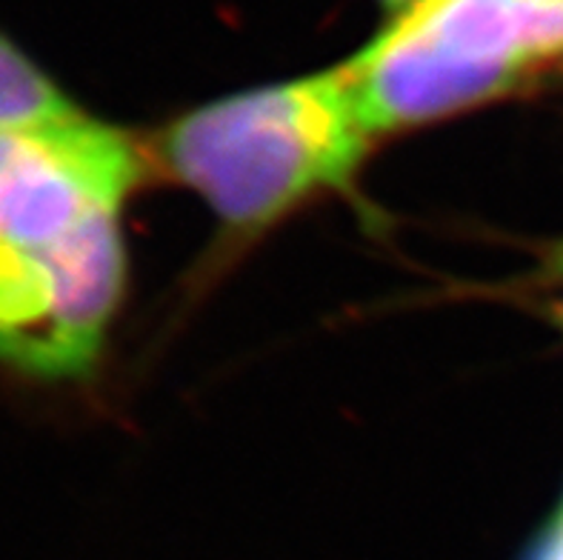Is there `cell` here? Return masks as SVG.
I'll return each mask as SVG.
<instances>
[{
  "mask_svg": "<svg viewBox=\"0 0 563 560\" xmlns=\"http://www.w3.org/2000/svg\"><path fill=\"white\" fill-rule=\"evenodd\" d=\"M532 560H563V506L558 512V518L552 520L550 529L543 532Z\"/></svg>",
  "mask_w": 563,
  "mask_h": 560,
  "instance_id": "obj_5",
  "label": "cell"
},
{
  "mask_svg": "<svg viewBox=\"0 0 563 560\" xmlns=\"http://www.w3.org/2000/svg\"><path fill=\"white\" fill-rule=\"evenodd\" d=\"M550 3H555V7L563 9V0H550Z\"/></svg>",
  "mask_w": 563,
  "mask_h": 560,
  "instance_id": "obj_7",
  "label": "cell"
},
{
  "mask_svg": "<svg viewBox=\"0 0 563 560\" xmlns=\"http://www.w3.org/2000/svg\"><path fill=\"white\" fill-rule=\"evenodd\" d=\"M558 55L550 0H415L343 75L369 135H386L498 98Z\"/></svg>",
  "mask_w": 563,
  "mask_h": 560,
  "instance_id": "obj_3",
  "label": "cell"
},
{
  "mask_svg": "<svg viewBox=\"0 0 563 560\" xmlns=\"http://www.w3.org/2000/svg\"><path fill=\"white\" fill-rule=\"evenodd\" d=\"M137 180L135 143L84 112L0 132V363L92 370L123 295L121 209Z\"/></svg>",
  "mask_w": 563,
  "mask_h": 560,
  "instance_id": "obj_1",
  "label": "cell"
},
{
  "mask_svg": "<svg viewBox=\"0 0 563 560\" xmlns=\"http://www.w3.org/2000/svg\"><path fill=\"white\" fill-rule=\"evenodd\" d=\"M384 3L389 9H398V12H404V9H407V7H412L415 0H384Z\"/></svg>",
  "mask_w": 563,
  "mask_h": 560,
  "instance_id": "obj_6",
  "label": "cell"
},
{
  "mask_svg": "<svg viewBox=\"0 0 563 560\" xmlns=\"http://www.w3.org/2000/svg\"><path fill=\"white\" fill-rule=\"evenodd\" d=\"M369 138L338 66L184 114L157 138V157L227 223L250 229L350 180Z\"/></svg>",
  "mask_w": 563,
  "mask_h": 560,
  "instance_id": "obj_2",
  "label": "cell"
},
{
  "mask_svg": "<svg viewBox=\"0 0 563 560\" xmlns=\"http://www.w3.org/2000/svg\"><path fill=\"white\" fill-rule=\"evenodd\" d=\"M75 112L69 95L0 29V132Z\"/></svg>",
  "mask_w": 563,
  "mask_h": 560,
  "instance_id": "obj_4",
  "label": "cell"
}]
</instances>
